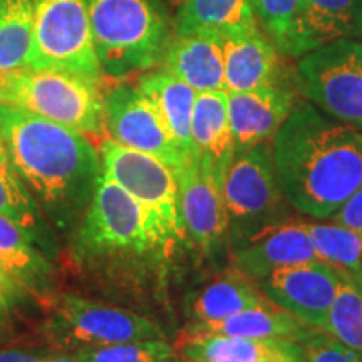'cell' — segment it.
Listing matches in <instances>:
<instances>
[{
    "mask_svg": "<svg viewBox=\"0 0 362 362\" xmlns=\"http://www.w3.org/2000/svg\"><path fill=\"white\" fill-rule=\"evenodd\" d=\"M103 107L104 129L123 146L158 158L176 173L197 161L185 155L155 104L136 86L119 83L111 88L103 94Z\"/></svg>",
    "mask_w": 362,
    "mask_h": 362,
    "instance_id": "11",
    "label": "cell"
},
{
    "mask_svg": "<svg viewBox=\"0 0 362 362\" xmlns=\"http://www.w3.org/2000/svg\"><path fill=\"white\" fill-rule=\"evenodd\" d=\"M160 67L197 90L225 89V40L215 33L171 34Z\"/></svg>",
    "mask_w": 362,
    "mask_h": 362,
    "instance_id": "18",
    "label": "cell"
},
{
    "mask_svg": "<svg viewBox=\"0 0 362 362\" xmlns=\"http://www.w3.org/2000/svg\"><path fill=\"white\" fill-rule=\"evenodd\" d=\"M272 156L288 205L329 218L362 187V131L300 103L272 139Z\"/></svg>",
    "mask_w": 362,
    "mask_h": 362,
    "instance_id": "2",
    "label": "cell"
},
{
    "mask_svg": "<svg viewBox=\"0 0 362 362\" xmlns=\"http://www.w3.org/2000/svg\"><path fill=\"white\" fill-rule=\"evenodd\" d=\"M171 27L173 34L215 33L225 37L259 24L248 0H183Z\"/></svg>",
    "mask_w": 362,
    "mask_h": 362,
    "instance_id": "25",
    "label": "cell"
},
{
    "mask_svg": "<svg viewBox=\"0 0 362 362\" xmlns=\"http://www.w3.org/2000/svg\"><path fill=\"white\" fill-rule=\"evenodd\" d=\"M342 274L322 260L282 267L260 279L259 291L302 324L320 330L337 296Z\"/></svg>",
    "mask_w": 362,
    "mask_h": 362,
    "instance_id": "12",
    "label": "cell"
},
{
    "mask_svg": "<svg viewBox=\"0 0 362 362\" xmlns=\"http://www.w3.org/2000/svg\"><path fill=\"white\" fill-rule=\"evenodd\" d=\"M0 134L45 220L72 235L103 176L99 149L81 131L6 103H0Z\"/></svg>",
    "mask_w": 362,
    "mask_h": 362,
    "instance_id": "1",
    "label": "cell"
},
{
    "mask_svg": "<svg viewBox=\"0 0 362 362\" xmlns=\"http://www.w3.org/2000/svg\"><path fill=\"white\" fill-rule=\"evenodd\" d=\"M223 206L228 220V245H240L267 226L291 221L287 198L275 171L272 143H262L235 155L226 171Z\"/></svg>",
    "mask_w": 362,
    "mask_h": 362,
    "instance_id": "6",
    "label": "cell"
},
{
    "mask_svg": "<svg viewBox=\"0 0 362 362\" xmlns=\"http://www.w3.org/2000/svg\"><path fill=\"white\" fill-rule=\"evenodd\" d=\"M0 215L7 216L33 235L51 259L56 255L52 226L13 166L7 144L0 134Z\"/></svg>",
    "mask_w": 362,
    "mask_h": 362,
    "instance_id": "24",
    "label": "cell"
},
{
    "mask_svg": "<svg viewBox=\"0 0 362 362\" xmlns=\"http://www.w3.org/2000/svg\"><path fill=\"white\" fill-rule=\"evenodd\" d=\"M34 51L33 0H0V71L30 67Z\"/></svg>",
    "mask_w": 362,
    "mask_h": 362,
    "instance_id": "27",
    "label": "cell"
},
{
    "mask_svg": "<svg viewBox=\"0 0 362 362\" xmlns=\"http://www.w3.org/2000/svg\"><path fill=\"white\" fill-rule=\"evenodd\" d=\"M230 128L235 139V155L274 136L296 106V94L285 83L253 90H226Z\"/></svg>",
    "mask_w": 362,
    "mask_h": 362,
    "instance_id": "13",
    "label": "cell"
},
{
    "mask_svg": "<svg viewBox=\"0 0 362 362\" xmlns=\"http://www.w3.org/2000/svg\"><path fill=\"white\" fill-rule=\"evenodd\" d=\"M225 89L253 90L284 83L282 54L260 27L225 35Z\"/></svg>",
    "mask_w": 362,
    "mask_h": 362,
    "instance_id": "20",
    "label": "cell"
},
{
    "mask_svg": "<svg viewBox=\"0 0 362 362\" xmlns=\"http://www.w3.org/2000/svg\"><path fill=\"white\" fill-rule=\"evenodd\" d=\"M4 103L84 134L104 131L99 83L72 72L34 67L12 72Z\"/></svg>",
    "mask_w": 362,
    "mask_h": 362,
    "instance_id": "7",
    "label": "cell"
},
{
    "mask_svg": "<svg viewBox=\"0 0 362 362\" xmlns=\"http://www.w3.org/2000/svg\"><path fill=\"white\" fill-rule=\"evenodd\" d=\"M187 330L245 339H275V341H292L298 344L307 341L312 334L317 332V329L302 324L288 312L272 304L269 298L264 304L248 307L218 322L189 324Z\"/></svg>",
    "mask_w": 362,
    "mask_h": 362,
    "instance_id": "22",
    "label": "cell"
},
{
    "mask_svg": "<svg viewBox=\"0 0 362 362\" xmlns=\"http://www.w3.org/2000/svg\"><path fill=\"white\" fill-rule=\"evenodd\" d=\"M181 362H304L302 344L183 330L175 344Z\"/></svg>",
    "mask_w": 362,
    "mask_h": 362,
    "instance_id": "16",
    "label": "cell"
},
{
    "mask_svg": "<svg viewBox=\"0 0 362 362\" xmlns=\"http://www.w3.org/2000/svg\"><path fill=\"white\" fill-rule=\"evenodd\" d=\"M257 24L282 56L288 57L300 0H248Z\"/></svg>",
    "mask_w": 362,
    "mask_h": 362,
    "instance_id": "31",
    "label": "cell"
},
{
    "mask_svg": "<svg viewBox=\"0 0 362 362\" xmlns=\"http://www.w3.org/2000/svg\"><path fill=\"white\" fill-rule=\"evenodd\" d=\"M176 176L185 232L202 252H216L228 242V220L221 189L210 176L203 173L197 161L178 171Z\"/></svg>",
    "mask_w": 362,
    "mask_h": 362,
    "instance_id": "15",
    "label": "cell"
},
{
    "mask_svg": "<svg viewBox=\"0 0 362 362\" xmlns=\"http://www.w3.org/2000/svg\"><path fill=\"white\" fill-rule=\"evenodd\" d=\"M11 74L12 72L0 71V103H4V99H6L8 83H11Z\"/></svg>",
    "mask_w": 362,
    "mask_h": 362,
    "instance_id": "37",
    "label": "cell"
},
{
    "mask_svg": "<svg viewBox=\"0 0 362 362\" xmlns=\"http://www.w3.org/2000/svg\"><path fill=\"white\" fill-rule=\"evenodd\" d=\"M103 74L123 79L160 66L171 27L158 0H86Z\"/></svg>",
    "mask_w": 362,
    "mask_h": 362,
    "instance_id": "4",
    "label": "cell"
},
{
    "mask_svg": "<svg viewBox=\"0 0 362 362\" xmlns=\"http://www.w3.org/2000/svg\"><path fill=\"white\" fill-rule=\"evenodd\" d=\"M24 296L25 293L12 282L11 277H8L2 267H0V332L6 327V322L12 307Z\"/></svg>",
    "mask_w": 362,
    "mask_h": 362,
    "instance_id": "34",
    "label": "cell"
},
{
    "mask_svg": "<svg viewBox=\"0 0 362 362\" xmlns=\"http://www.w3.org/2000/svg\"><path fill=\"white\" fill-rule=\"evenodd\" d=\"M297 86L317 110L362 131V40L339 39L298 57Z\"/></svg>",
    "mask_w": 362,
    "mask_h": 362,
    "instance_id": "8",
    "label": "cell"
},
{
    "mask_svg": "<svg viewBox=\"0 0 362 362\" xmlns=\"http://www.w3.org/2000/svg\"><path fill=\"white\" fill-rule=\"evenodd\" d=\"M347 279H351V280H352V282H354V284H356V287H357V288H359V291L362 292V272H361V274H357V275H354V277H347Z\"/></svg>",
    "mask_w": 362,
    "mask_h": 362,
    "instance_id": "38",
    "label": "cell"
},
{
    "mask_svg": "<svg viewBox=\"0 0 362 362\" xmlns=\"http://www.w3.org/2000/svg\"><path fill=\"white\" fill-rule=\"evenodd\" d=\"M332 221L347 228L362 230V187L332 215Z\"/></svg>",
    "mask_w": 362,
    "mask_h": 362,
    "instance_id": "33",
    "label": "cell"
},
{
    "mask_svg": "<svg viewBox=\"0 0 362 362\" xmlns=\"http://www.w3.org/2000/svg\"><path fill=\"white\" fill-rule=\"evenodd\" d=\"M265 300L259 287H253V280L238 269H233L194 293L189 304L192 324L218 322L248 307L264 304Z\"/></svg>",
    "mask_w": 362,
    "mask_h": 362,
    "instance_id": "26",
    "label": "cell"
},
{
    "mask_svg": "<svg viewBox=\"0 0 362 362\" xmlns=\"http://www.w3.org/2000/svg\"><path fill=\"white\" fill-rule=\"evenodd\" d=\"M79 362H181L175 346L166 339L112 344L74 352Z\"/></svg>",
    "mask_w": 362,
    "mask_h": 362,
    "instance_id": "30",
    "label": "cell"
},
{
    "mask_svg": "<svg viewBox=\"0 0 362 362\" xmlns=\"http://www.w3.org/2000/svg\"><path fill=\"white\" fill-rule=\"evenodd\" d=\"M52 352L51 347H7L0 349V362H42Z\"/></svg>",
    "mask_w": 362,
    "mask_h": 362,
    "instance_id": "35",
    "label": "cell"
},
{
    "mask_svg": "<svg viewBox=\"0 0 362 362\" xmlns=\"http://www.w3.org/2000/svg\"><path fill=\"white\" fill-rule=\"evenodd\" d=\"M0 267L24 293L37 298L52 296V259L45 253L33 235L0 215Z\"/></svg>",
    "mask_w": 362,
    "mask_h": 362,
    "instance_id": "21",
    "label": "cell"
},
{
    "mask_svg": "<svg viewBox=\"0 0 362 362\" xmlns=\"http://www.w3.org/2000/svg\"><path fill=\"white\" fill-rule=\"evenodd\" d=\"M304 362H362V354L344 346L329 334L317 330L302 342Z\"/></svg>",
    "mask_w": 362,
    "mask_h": 362,
    "instance_id": "32",
    "label": "cell"
},
{
    "mask_svg": "<svg viewBox=\"0 0 362 362\" xmlns=\"http://www.w3.org/2000/svg\"><path fill=\"white\" fill-rule=\"evenodd\" d=\"M320 330L362 354V292L346 275Z\"/></svg>",
    "mask_w": 362,
    "mask_h": 362,
    "instance_id": "29",
    "label": "cell"
},
{
    "mask_svg": "<svg viewBox=\"0 0 362 362\" xmlns=\"http://www.w3.org/2000/svg\"><path fill=\"white\" fill-rule=\"evenodd\" d=\"M232 253L235 269L253 282H259L282 267L319 260L307 233V225L292 220L267 226L233 247Z\"/></svg>",
    "mask_w": 362,
    "mask_h": 362,
    "instance_id": "14",
    "label": "cell"
},
{
    "mask_svg": "<svg viewBox=\"0 0 362 362\" xmlns=\"http://www.w3.org/2000/svg\"><path fill=\"white\" fill-rule=\"evenodd\" d=\"M34 51L30 67L66 71L101 83L86 0H33Z\"/></svg>",
    "mask_w": 362,
    "mask_h": 362,
    "instance_id": "9",
    "label": "cell"
},
{
    "mask_svg": "<svg viewBox=\"0 0 362 362\" xmlns=\"http://www.w3.org/2000/svg\"><path fill=\"white\" fill-rule=\"evenodd\" d=\"M40 334L51 349L64 352L166 339L160 325L148 317L74 293L47 297V315Z\"/></svg>",
    "mask_w": 362,
    "mask_h": 362,
    "instance_id": "5",
    "label": "cell"
},
{
    "mask_svg": "<svg viewBox=\"0 0 362 362\" xmlns=\"http://www.w3.org/2000/svg\"><path fill=\"white\" fill-rule=\"evenodd\" d=\"M194 160L203 173L223 189L225 176L235 158V139L230 128L226 90L198 93L192 119Z\"/></svg>",
    "mask_w": 362,
    "mask_h": 362,
    "instance_id": "17",
    "label": "cell"
},
{
    "mask_svg": "<svg viewBox=\"0 0 362 362\" xmlns=\"http://www.w3.org/2000/svg\"><path fill=\"white\" fill-rule=\"evenodd\" d=\"M149 208L103 173L93 202L72 232V257L90 269L161 253L176 242Z\"/></svg>",
    "mask_w": 362,
    "mask_h": 362,
    "instance_id": "3",
    "label": "cell"
},
{
    "mask_svg": "<svg viewBox=\"0 0 362 362\" xmlns=\"http://www.w3.org/2000/svg\"><path fill=\"white\" fill-rule=\"evenodd\" d=\"M136 88L155 104L170 133L183 149L185 155L194 160L192 141V119L197 90L165 69L144 71L136 81Z\"/></svg>",
    "mask_w": 362,
    "mask_h": 362,
    "instance_id": "23",
    "label": "cell"
},
{
    "mask_svg": "<svg viewBox=\"0 0 362 362\" xmlns=\"http://www.w3.org/2000/svg\"><path fill=\"white\" fill-rule=\"evenodd\" d=\"M99 155L104 175L156 214L176 238L187 235L181 216L178 176L171 166L111 138L103 139Z\"/></svg>",
    "mask_w": 362,
    "mask_h": 362,
    "instance_id": "10",
    "label": "cell"
},
{
    "mask_svg": "<svg viewBox=\"0 0 362 362\" xmlns=\"http://www.w3.org/2000/svg\"><path fill=\"white\" fill-rule=\"evenodd\" d=\"M339 39H362V0H300L288 57Z\"/></svg>",
    "mask_w": 362,
    "mask_h": 362,
    "instance_id": "19",
    "label": "cell"
},
{
    "mask_svg": "<svg viewBox=\"0 0 362 362\" xmlns=\"http://www.w3.org/2000/svg\"><path fill=\"white\" fill-rule=\"evenodd\" d=\"M319 260L332 265L346 277L362 272V230L337 223H305Z\"/></svg>",
    "mask_w": 362,
    "mask_h": 362,
    "instance_id": "28",
    "label": "cell"
},
{
    "mask_svg": "<svg viewBox=\"0 0 362 362\" xmlns=\"http://www.w3.org/2000/svg\"><path fill=\"white\" fill-rule=\"evenodd\" d=\"M42 362H79L76 359L74 352H64V351H54L51 356H47Z\"/></svg>",
    "mask_w": 362,
    "mask_h": 362,
    "instance_id": "36",
    "label": "cell"
}]
</instances>
